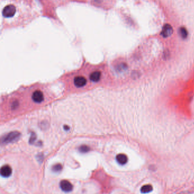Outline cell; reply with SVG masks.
<instances>
[{
    "label": "cell",
    "mask_w": 194,
    "mask_h": 194,
    "mask_svg": "<svg viewBox=\"0 0 194 194\" xmlns=\"http://www.w3.org/2000/svg\"><path fill=\"white\" fill-rule=\"evenodd\" d=\"M21 136V133L18 131H14L8 133L7 135L2 138L1 142L3 144H7L17 141Z\"/></svg>",
    "instance_id": "6da1fadb"
},
{
    "label": "cell",
    "mask_w": 194,
    "mask_h": 194,
    "mask_svg": "<svg viewBox=\"0 0 194 194\" xmlns=\"http://www.w3.org/2000/svg\"><path fill=\"white\" fill-rule=\"evenodd\" d=\"M16 12V8L13 5H9L6 6L2 11V14L7 18L12 17Z\"/></svg>",
    "instance_id": "7a4b0ae2"
},
{
    "label": "cell",
    "mask_w": 194,
    "mask_h": 194,
    "mask_svg": "<svg viewBox=\"0 0 194 194\" xmlns=\"http://www.w3.org/2000/svg\"><path fill=\"white\" fill-rule=\"evenodd\" d=\"M173 33L172 27L170 24H166L162 28L161 35L163 38H167L171 36Z\"/></svg>",
    "instance_id": "3957f363"
},
{
    "label": "cell",
    "mask_w": 194,
    "mask_h": 194,
    "mask_svg": "<svg viewBox=\"0 0 194 194\" xmlns=\"http://www.w3.org/2000/svg\"><path fill=\"white\" fill-rule=\"evenodd\" d=\"M60 187L62 191L65 193L71 192L73 190L72 185L67 180H62L60 182Z\"/></svg>",
    "instance_id": "277c9868"
},
{
    "label": "cell",
    "mask_w": 194,
    "mask_h": 194,
    "mask_svg": "<svg viewBox=\"0 0 194 194\" xmlns=\"http://www.w3.org/2000/svg\"><path fill=\"white\" fill-rule=\"evenodd\" d=\"M12 173V168L9 165H4L1 168V175L5 178L9 177Z\"/></svg>",
    "instance_id": "5b68a950"
},
{
    "label": "cell",
    "mask_w": 194,
    "mask_h": 194,
    "mask_svg": "<svg viewBox=\"0 0 194 194\" xmlns=\"http://www.w3.org/2000/svg\"><path fill=\"white\" fill-rule=\"evenodd\" d=\"M87 84V80L84 77L79 76H76L74 79V84L77 87H82L86 86Z\"/></svg>",
    "instance_id": "8992f818"
},
{
    "label": "cell",
    "mask_w": 194,
    "mask_h": 194,
    "mask_svg": "<svg viewBox=\"0 0 194 194\" xmlns=\"http://www.w3.org/2000/svg\"><path fill=\"white\" fill-rule=\"evenodd\" d=\"M32 99L34 102L37 103H40L42 102L44 100V96L42 92L39 90L35 91L32 94Z\"/></svg>",
    "instance_id": "52a82bcc"
},
{
    "label": "cell",
    "mask_w": 194,
    "mask_h": 194,
    "mask_svg": "<svg viewBox=\"0 0 194 194\" xmlns=\"http://www.w3.org/2000/svg\"><path fill=\"white\" fill-rule=\"evenodd\" d=\"M116 161L121 165L125 164L128 161V157L124 154H119L116 156Z\"/></svg>",
    "instance_id": "ba28073f"
},
{
    "label": "cell",
    "mask_w": 194,
    "mask_h": 194,
    "mask_svg": "<svg viewBox=\"0 0 194 194\" xmlns=\"http://www.w3.org/2000/svg\"><path fill=\"white\" fill-rule=\"evenodd\" d=\"M101 77V72L100 71H95L92 72L90 76L91 81L94 82H97L100 80Z\"/></svg>",
    "instance_id": "9c48e42d"
},
{
    "label": "cell",
    "mask_w": 194,
    "mask_h": 194,
    "mask_svg": "<svg viewBox=\"0 0 194 194\" xmlns=\"http://www.w3.org/2000/svg\"><path fill=\"white\" fill-rule=\"evenodd\" d=\"M153 190V187L150 185H146L143 186L141 189V192L142 194H148L152 192Z\"/></svg>",
    "instance_id": "30bf717a"
},
{
    "label": "cell",
    "mask_w": 194,
    "mask_h": 194,
    "mask_svg": "<svg viewBox=\"0 0 194 194\" xmlns=\"http://www.w3.org/2000/svg\"><path fill=\"white\" fill-rule=\"evenodd\" d=\"M179 35H181V36L183 39H186L187 37L188 34H189L187 29L185 28H184V27H181L179 29Z\"/></svg>",
    "instance_id": "8fae6325"
},
{
    "label": "cell",
    "mask_w": 194,
    "mask_h": 194,
    "mask_svg": "<svg viewBox=\"0 0 194 194\" xmlns=\"http://www.w3.org/2000/svg\"><path fill=\"white\" fill-rule=\"evenodd\" d=\"M90 150V147L87 145H82L79 148V150L80 151V152L82 153H86L88 152Z\"/></svg>",
    "instance_id": "7c38bea8"
},
{
    "label": "cell",
    "mask_w": 194,
    "mask_h": 194,
    "mask_svg": "<svg viewBox=\"0 0 194 194\" xmlns=\"http://www.w3.org/2000/svg\"><path fill=\"white\" fill-rule=\"evenodd\" d=\"M62 164H59V163H58V164H56L55 165H54L52 167V170L53 171L55 172H60L62 170Z\"/></svg>",
    "instance_id": "4fadbf2b"
},
{
    "label": "cell",
    "mask_w": 194,
    "mask_h": 194,
    "mask_svg": "<svg viewBox=\"0 0 194 194\" xmlns=\"http://www.w3.org/2000/svg\"><path fill=\"white\" fill-rule=\"evenodd\" d=\"M36 138V137L35 134L34 133H32L31 137H30V140H29V143L30 144H34Z\"/></svg>",
    "instance_id": "5bb4252c"
},
{
    "label": "cell",
    "mask_w": 194,
    "mask_h": 194,
    "mask_svg": "<svg viewBox=\"0 0 194 194\" xmlns=\"http://www.w3.org/2000/svg\"><path fill=\"white\" fill-rule=\"evenodd\" d=\"M64 128H65V130H68L69 129V127L68 126H67V125H65V127H64Z\"/></svg>",
    "instance_id": "9a60e30c"
}]
</instances>
